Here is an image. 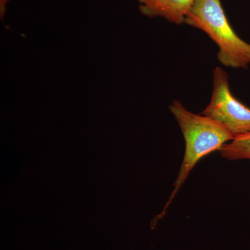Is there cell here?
Returning a JSON list of instances; mask_svg holds the SVG:
<instances>
[{"label":"cell","mask_w":250,"mask_h":250,"mask_svg":"<svg viewBox=\"0 0 250 250\" xmlns=\"http://www.w3.org/2000/svg\"><path fill=\"white\" fill-rule=\"evenodd\" d=\"M169 108L178 122L183 134L185 154L170 198L163 211L153 219L152 229H154L157 222L166 215V210L197 163L210 153L220 150L224 145L234 139V136L221 125L208 117L188 111L178 100H174Z\"/></svg>","instance_id":"cell-1"},{"label":"cell","mask_w":250,"mask_h":250,"mask_svg":"<svg viewBox=\"0 0 250 250\" xmlns=\"http://www.w3.org/2000/svg\"><path fill=\"white\" fill-rule=\"evenodd\" d=\"M185 23L205 31L214 41L218 61L225 66L247 68L250 65V44L233 31L220 0H195Z\"/></svg>","instance_id":"cell-2"},{"label":"cell","mask_w":250,"mask_h":250,"mask_svg":"<svg viewBox=\"0 0 250 250\" xmlns=\"http://www.w3.org/2000/svg\"><path fill=\"white\" fill-rule=\"evenodd\" d=\"M213 90L210 103L202 112L223 126L234 136L250 132V108L247 107L231 93L228 73L222 67H215Z\"/></svg>","instance_id":"cell-3"},{"label":"cell","mask_w":250,"mask_h":250,"mask_svg":"<svg viewBox=\"0 0 250 250\" xmlns=\"http://www.w3.org/2000/svg\"><path fill=\"white\" fill-rule=\"evenodd\" d=\"M195 0H139L140 12L146 17L165 18L176 24L185 23Z\"/></svg>","instance_id":"cell-4"},{"label":"cell","mask_w":250,"mask_h":250,"mask_svg":"<svg viewBox=\"0 0 250 250\" xmlns=\"http://www.w3.org/2000/svg\"><path fill=\"white\" fill-rule=\"evenodd\" d=\"M219 152L228 160H250V132L236 136L231 143L224 145Z\"/></svg>","instance_id":"cell-5"},{"label":"cell","mask_w":250,"mask_h":250,"mask_svg":"<svg viewBox=\"0 0 250 250\" xmlns=\"http://www.w3.org/2000/svg\"><path fill=\"white\" fill-rule=\"evenodd\" d=\"M9 0H0V17L2 21L6 14V4L9 3Z\"/></svg>","instance_id":"cell-6"}]
</instances>
